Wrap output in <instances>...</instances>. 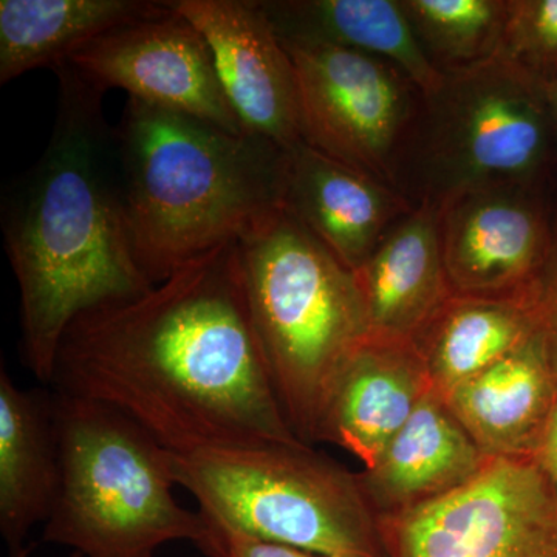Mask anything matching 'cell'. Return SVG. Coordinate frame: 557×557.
Returning <instances> with one entry per match:
<instances>
[{
    "instance_id": "cell-26",
    "label": "cell",
    "mask_w": 557,
    "mask_h": 557,
    "mask_svg": "<svg viewBox=\"0 0 557 557\" xmlns=\"http://www.w3.org/2000/svg\"><path fill=\"white\" fill-rule=\"evenodd\" d=\"M533 457L544 471L545 478L548 479L557 498V398L547 423H545L544 431H542L541 438H539Z\"/></svg>"
},
{
    "instance_id": "cell-1",
    "label": "cell",
    "mask_w": 557,
    "mask_h": 557,
    "mask_svg": "<svg viewBox=\"0 0 557 557\" xmlns=\"http://www.w3.org/2000/svg\"><path fill=\"white\" fill-rule=\"evenodd\" d=\"M50 386L115 409L171 454L304 443L252 325L237 240L138 298L79 314L62 336Z\"/></svg>"
},
{
    "instance_id": "cell-20",
    "label": "cell",
    "mask_w": 557,
    "mask_h": 557,
    "mask_svg": "<svg viewBox=\"0 0 557 557\" xmlns=\"http://www.w3.org/2000/svg\"><path fill=\"white\" fill-rule=\"evenodd\" d=\"M170 9L171 0H2L0 84L57 69L104 33Z\"/></svg>"
},
{
    "instance_id": "cell-27",
    "label": "cell",
    "mask_w": 557,
    "mask_h": 557,
    "mask_svg": "<svg viewBox=\"0 0 557 557\" xmlns=\"http://www.w3.org/2000/svg\"><path fill=\"white\" fill-rule=\"evenodd\" d=\"M547 98L549 106V113H552L553 127H555V137L557 146V79L549 83L547 86Z\"/></svg>"
},
{
    "instance_id": "cell-5",
    "label": "cell",
    "mask_w": 557,
    "mask_h": 557,
    "mask_svg": "<svg viewBox=\"0 0 557 557\" xmlns=\"http://www.w3.org/2000/svg\"><path fill=\"white\" fill-rule=\"evenodd\" d=\"M53 394L61 483L42 541L84 557H153L186 541L208 557L214 533L175 500L170 450L109 406Z\"/></svg>"
},
{
    "instance_id": "cell-19",
    "label": "cell",
    "mask_w": 557,
    "mask_h": 557,
    "mask_svg": "<svg viewBox=\"0 0 557 557\" xmlns=\"http://www.w3.org/2000/svg\"><path fill=\"white\" fill-rule=\"evenodd\" d=\"M282 44L336 47L388 61L421 90L442 73L418 46L399 0H259Z\"/></svg>"
},
{
    "instance_id": "cell-6",
    "label": "cell",
    "mask_w": 557,
    "mask_h": 557,
    "mask_svg": "<svg viewBox=\"0 0 557 557\" xmlns=\"http://www.w3.org/2000/svg\"><path fill=\"white\" fill-rule=\"evenodd\" d=\"M557 146L547 86L497 57L421 94L397 188L440 208L468 190L549 186Z\"/></svg>"
},
{
    "instance_id": "cell-7",
    "label": "cell",
    "mask_w": 557,
    "mask_h": 557,
    "mask_svg": "<svg viewBox=\"0 0 557 557\" xmlns=\"http://www.w3.org/2000/svg\"><path fill=\"white\" fill-rule=\"evenodd\" d=\"M209 527L325 557H386L358 475L306 443L171 454Z\"/></svg>"
},
{
    "instance_id": "cell-28",
    "label": "cell",
    "mask_w": 557,
    "mask_h": 557,
    "mask_svg": "<svg viewBox=\"0 0 557 557\" xmlns=\"http://www.w3.org/2000/svg\"><path fill=\"white\" fill-rule=\"evenodd\" d=\"M70 557H84V556L81 555V553L73 552L72 556H70Z\"/></svg>"
},
{
    "instance_id": "cell-4",
    "label": "cell",
    "mask_w": 557,
    "mask_h": 557,
    "mask_svg": "<svg viewBox=\"0 0 557 557\" xmlns=\"http://www.w3.org/2000/svg\"><path fill=\"white\" fill-rule=\"evenodd\" d=\"M242 281L289 428L317 443L348 358L369 338L354 273L282 205L237 239Z\"/></svg>"
},
{
    "instance_id": "cell-15",
    "label": "cell",
    "mask_w": 557,
    "mask_h": 557,
    "mask_svg": "<svg viewBox=\"0 0 557 557\" xmlns=\"http://www.w3.org/2000/svg\"><path fill=\"white\" fill-rule=\"evenodd\" d=\"M487 458L431 388L376 463L357 475L380 518L453 493L475 478Z\"/></svg>"
},
{
    "instance_id": "cell-3",
    "label": "cell",
    "mask_w": 557,
    "mask_h": 557,
    "mask_svg": "<svg viewBox=\"0 0 557 557\" xmlns=\"http://www.w3.org/2000/svg\"><path fill=\"white\" fill-rule=\"evenodd\" d=\"M124 208L152 285L284 205L287 149L127 98L115 127Z\"/></svg>"
},
{
    "instance_id": "cell-25",
    "label": "cell",
    "mask_w": 557,
    "mask_h": 557,
    "mask_svg": "<svg viewBox=\"0 0 557 557\" xmlns=\"http://www.w3.org/2000/svg\"><path fill=\"white\" fill-rule=\"evenodd\" d=\"M214 544L208 557H325L287 545L271 544L240 534L212 530Z\"/></svg>"
},
{
    "instance_id": "cell-10",
    "label": "cell",
    "mask_w": 557,
    "mask_h": 557,
    "mask_svg": "<svg viewBox=\"0 0 557 557\" xmlns=\"http://www.w3.org/2000/svg\"><path fill=\"white\" fill-rule=\"evenodd\" d=\"M62 64L102 94L123 89L156 108L247 134L220 86L207 39L178 13L174 0L159 16L113 28Z\"/></svg>"
},
{
    "instance_id": "cell-13",
    "label": "cell",
    "mask_w": 557,
    "mask_h": 557,
    "mask_svg": "<svg viewBox=\"0 0 557 557\" xmlns=\"http://www.w3.org/2000/svg\"><path fill=\"white\" fill-rule=\"evenodd\" d=\"M284 207L355 271L416 205L386 183L302 141L285 153Z\"/></svg>"
},
{
    "instance_id": "cell-23",
    "label": "cell",
    "mask_w": 557,
    "mask_h": 557,
    "mask_svg": "<svg viewBox=\"0 0 557 557\" xmlns=\"http://www.w3.org/2000/svg\"><path fill=\"white\" fill-rule=\"evenodd\" d=\"M498 57L544 86L557 79V0H509Z\"/></svg>"
},
{
    "instance_id": "cell-21",
    "label": "cell",
    "mask_w": 557,
    "mask_h": 557,
    "mask_svg": "<svg viewBox=\"0 0 557 557\" xmlns=\"http://www.w3.org/2000/svg\"><path fill=\"white\" fill-rule=\"evenodd\" d=\"M533 336V322L519 300L450 295L412 344L432 391L445 397Z\"/></svg>"
},
{
    "instance_id": "cell-11",
    "label": "cell",
    "mask_w": 557,
    "mask_h": 557,
    "mask_svg": "<svg viewBox=\"0 0 557 557\" xmlns=\"http://www.w3.org/2000/svg\"><path fill=\"white\" fill-rule=\"evenodd\" d=\"M552 185L468 190L437 208L453 295L515 300L522 295L552 244Z\"/></svg>"
},
{
    "instance_id": "cell-8",
    "label": "cell",
    "mask_w": 557,
    "mask_h": 557,
    "mask_svg": "<svg viewBox=\"0 0 557 557\" xmlns=\"http://www.w3.org/2000/svg\"><path fill=\"white\" fill-rule=\"evenodd\" d=\"M379 522L386 557H557V498L533 456L490 457L453 493Z\"/></svg>"
},
{
    "instance_id": "cell-12",
    "label": "cell",
    "mask_w": 557,
    "mask_h": 557,
    "mask_svg": "<svg viewBox=\"0 0 557 557\" xmlns=\"http://www.w3.org/2000/svg\"><path fill=\"white\" fill-rule=\"evenodd\" d=\"M174 7L207 39L244 131L284 149L302 143L295 70L259 0H174Z\"/></svg>"
},
{
    "instance_id": "cell-17",
    "label": "cell",
    "mask_w": 557,
    "mask_h": 557,
    "mask_svg": "<svg viewBox=\"0 0 557 557\" xmlns=\"http://www.w3.org/2000/svg\"><path fill=\"white\" fill-rule=\"evenodd\" d=\"M351 273L369 336L416 338L453 295L440 248L437 209L416 205Z\"/></svg>"
},
{
    "instance_id": "cell-14",
    "label": "cell",
    "mask_w": 557,
    "mask_h": 557,
    "mask_svg": "<svg viewBox=\"0 0 557 557\" xmlns=\"http://www.w3.org/2000/svg\"><path fill=\"white\" fill-rule=\"evenodd\" d=\"M429 391L412 341L369 336L341 370L317 443L339 446L372 468Z\"/></svg>"
},
{
    "instance_id": "cell-24",
    "label": "cell",
    "mask_w": 557,
    "mask_h": 557,
    "mask_svg": "<svg viewBox=\"0 0 557 557\" xmlns=\"http://www.w3.org/2000/svg\"><path fill=\"white\" fill-rule=\"evenodd\" d=\"M534 325V333L557 375V178L552 186V244L547 259L518 299Z\"/></svg>"
},
{
    "instance_id": "cell-16",
    "label": "cell",
    "mask_w": 557,
    "mask_h": 557,
    "mask_svg": "<svg viewBox=\"0 0 557 557\" xmlns=\"http://www.w3.org/2000/svg\"><path fill=\"white\" fill-rule=\"evenodd\" d=\"M61 483L54 394L21 388L0 369V533L10 557H27L28 534L46 523Z\"/></svg>"
},
{
    "instance_id": "cell-9",
    "label": "cell",
    "mask_w": 557,
    "mask_h": 557,
    "mask_svg": "<svg viewBox=\"0 0 557 557\" xmlns=\"http://www.w3.org/2000/svg\"><path fill=\"white\" fill-rule=\"evenodd\" d=\"M298 86L302 141L397 189L421 90L388 61L284 44ZM399 193V190H398Z\"/></svg>"
},
{
    "instance_id": "cell-18",
    "label": "cell",
    "mask_w": 557,
    "mask_h": 557,
    "mask_svg": "<svg viewBox=\"0 0 557 557\" xmlns=\"http://www.w3.org/2000/svg\"><path fill=\"white\" fill-rule=\"evenodd\" d=\"M486 457L533 456L557 398V375L533 338L445 397Z\"/></svg>"
},
{
    "instance_id": "cell-2",
    "label": "cell",
    "mask_w": 557,
    "mask_h": 557,
    "mask_svg": "<svg viewBox=\"0 0 557 557\" xmlns=\"http://www.w3.org/2000/svg\"><path fill=\"white\" fill-rule=\"evenodd\" d=\"M53 70L60 91L49 145L2 203L3 240L20 285L22 359L44 386L79 314L153 287L132 248L104 94L69 65Z\"/></svg>"
},
{
    "instance_id": "cell-22",
    "label": "cell",
    "mask_w": 557,
    "mask_h": 557,
    "mask_svg": "<svg viewBox=\"0 0 557 557\" xmlns=\"http://www.w3.org/2000/svg\"><path fill=\"white\" fill-rule=\"evenodd\" d=\"M418 46L438 73L461 72L500 53L509 0H399Z\"/></svg>"
}]
</instances>
